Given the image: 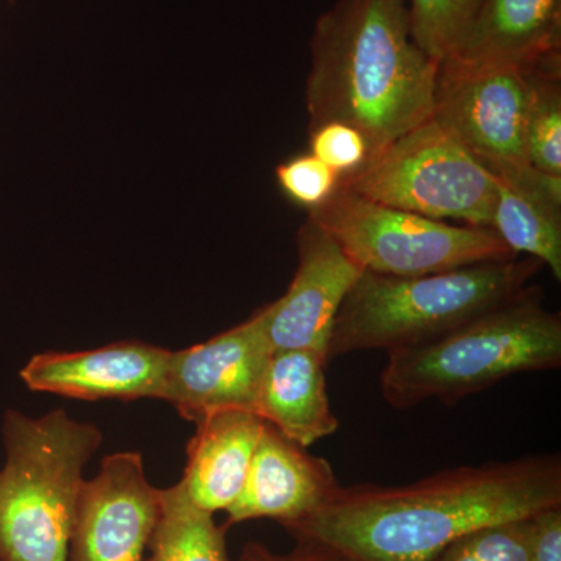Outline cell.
Returning <instances> with one entry per match:
<instances>
[{"label":"cell","mask_w":561,"mask_h":561,"mask_svg":"<svg viewBox=\"0 0 561 561\" xmlns=\"http://www.w3.org/2000/svg\"><path fill=\"white\" fill-rule=\"evenodd\" d=\"M561 507L560 454L451 468L405 485L357 483L287 527L356 561H435L481 527Z\"/></svg>","instance_id":"6da1fadb"},{"label":"cell","mask_w":561,"mask_h":561,"mask_svg":"<svg viewBox=\"0 0 561 561\" xmlns=\"http://www.w3.org/2000/svg\"><path fill=\"white\" fill-rule=\"evenodd\" d=\"M311 54L309 128L353 125L375 157L431 119L440 62L413 39L408 0H339L317 20Z\"/></svg>","instance_id":"7a4b0ae2"},{"label":"cell","mask_w":561,"mask_h":561,"mask_svg":"<svg viewBox=\"0 0 561 561\" xmlns=\"http://www.w3.org/2000/svg\"><path fill=\"white\" fill-rule=\"evenodd\" d=\"M560 365L561 316L546 308L540 287L527 286L435 341L387 353L381 391L400 411L431 400L454 405L502 379Z\"/></svg>","instance_id":"3957f363"},{"label":"cell","mask_w":561,"mask_h":561,"mask_svg":"<svg viewBox=\"0 0 561 561\" xmlns=\"http://www.w3.org/2000/svg\"><path fill=\"white\" fill-rule=\"evenodd\" d=\"M541 268L515 257L408 278L364 272L337 313L328 360L435 341L511 300Z\"/></svg>","instance_id":"277c9868"},{"label":"cell","mask_w":561,"mask_h":561,"mask_svg":"<svg viewBox=\"0 0 561 561\" xmlns=\"http://www.w3.org/2000/svg\"><path fill=\"white\" fill-rule=\"evenodd\" d=\"M0 470V561H68L83 471L103 434L62 409L7 411Z\"/></svg>","instance_id":"5b68a950"},{"label":"cell","mask_w":561,"mask_h":561,"mask_svg":"<svg viewBox=\"0 0 561 561\" xmlns=\"http://www.w3.org/2000/svg\"><path fill=\"white\" fill-rule=\"evenodd\" d=\"M308 217L376 275L408 278L518 257L490 228L427 219L343 187Z\"/></svg>","instance_id":"8992f818"},{"label":"cell","mask_w":561,"mask_h":561,"mask_svg":"<svg viewBox=\"0 0 561 561\" xmlns=\"http://www.w3.org/2000/svg\"><path fill=\"white\" fill-rule=\"evenodd\" d=\"M339 187L427 219L490 230L496 202L493 173L432 117Z\"/></svg>","instance_id":"52a82bcc"},{"label":"cell","mask_w":561,"mask_h":561,"mask_svg":"<svg viewBox=\"0 0 561 561\" xmlns=\"http://www.w3.org/2000/svg\"><path fill=\"white\" fill-rule=\"evenodd\" d=\"M530 69L448 58L440 62L432 119L491 173L527 168L524 130Z\"/></svg>","instance_id":"ba28073f"},{"label":"cell","mask_w":561,"mask_h":561,"mask_svg":"<svg viewBox=\"0 0 561 561\" xmlns=\"http://www.w3.org/2000/svg\"><path fill=\"white\" fill-rule=\"evenodd\" d=\"M160 507L142 454H110L81 485L68 561H146Z\"/></svg>","instance_id":"9c48e42d"},{"label":"cell","mask_w":561,"mask_h":561,"mask_svg":"<svg viewBox=\"0 0 561 561\" xmlns=\"http://www.w3.org/2000/svg\"><path fill=\"white\" fill-rule=\"evenodd\" d=\"M273 350L262 309L201 345L171 351L161 401L184 420L201 423L231 409L254 413L262 376Z\"/></svg>","instance_id":"30bf717a"},{"label":"cell","mask_w":561,"mask_h":561,"mask_svg":"<svg viewBox=\"0 0 561 561\" xmlns=\"http://www.w3.org/2000/svg\"><path fill=\"white\" fill-rule=\"evenodd\" d=\"M297 249L289 289L262 308L265 334L273 353L309 350L328 357L337 313L364 271L309 217L298 231Z\"/></svg>","instance_id":"8fae6325"},{"label":"cell","mask_w":561,"mask_h":561,"mask_svg":"<svg viewBox=\"0 0 561 561\" xmlns=\"http://www.w3.org/2000/svg\"><path fill=\"white\" fill-rule=\"evenodd\" d=\"M171 350L122 342L90 351H46L20 371L28 390L80 401L161 400Z\"/></svg>","instance_id":"7c38bea8"},{"label":"cell","mask_w":561,"mask_h":561,"mask_svg":"<svg viewBox=\"0 0 561 561\" xmlns=\"http://www.w3.org/2000/svg\"><path fill=\"white\" fill-rule=\"evenodd\" d=\"M337 489L330 461L265 423L245 485L228 508L225 527L267 518L287 529L320 511Z\"/></svg>","instance_id":"4fadbf2b"},{"label":"cell","mask_w":561,"mask_h":561,"mask_svg":"<svg viewBox=\"0 0 561 561\" xmlns=\"http://www.w3.org/2000/svg\"><path fill=\"white\" fill-rule=\"evenodd\" d=\"M264 426L260 415L242 409L213 413L197 423L187 443L186 470L180 481L195 507L214 515L234 504Z\"/></svg>","instance_id":"5bb4252c"},{"label":"cell","mask_w":561,"mask_h":561,"mask_svg":"<svg viewBox=\"0 0 561 561\" xmlns=\"http://www.w3.org/2000/svg\"><path fill=\"white\" fill-rule=\"evenodd\" d=\"M328 357L309 350L276 351L265 368L254 413L308 449L337 432L327 389Z\"/></svg>","instance_id":"9a60e30c"},{"label":"cell","mask_w":561,"mask_h":561,"mask_svg":"<svg viewBox=\"0 0 561 561\" xmlns=\"http://www.w3.org/2000/svg\"><path fill=\"white\" fill-rule=\"evenodd\" d=\"M560 41L561 0H483L453 57L530 69L560 58Z\"/></svg>","instance_id":"2e32d148"},{"label":"cell","mask_w":561,"mask_h":561,"mask_svg":"<svg viewBox=\"0 0 561 561\" xmlns=\"http://www.w3.org/2000/svg\"><path fill=\"white\" fill-rule=\"evenodd\" d=\"M496 181L491 230L516 254L551 268L561 279V176L527 165L493 173Z\"/></svg>","instance_id":"e0dca14e"},{"label":"cell","mask_w":561,"mask_h":561,"mask_svg":"<svg viewBox=\"0 0 561 561\" xmlns=\"http://www.w3.org/2000/svg\"><path fill=\"white\" fill-rule=\"evenodd\" d=\"M227 527L192 504L183 483L161 490L160 516L146 561H234L227 548Z\"/></svg>","instance_id":"ac0fdd59"},{"label":"cell","mask_w":561,"mask_h":561,"mask_svg":"<svg viewBox=\"0 0 561 561\" xmlns=\"http://www.w3.org/2000/svg\"><path fill=\"white\" fill-rule=\"evenodd\" d=\"M524 144L531 168L561 176L560 58L530 68Z\"/></svg>","instance_id":"d6986e66"},{"label":"cell","mask_w":561,"mask_h":561,"mask_svg":"<svg viewBox=\"0 0 561 561\" xmlns=\"http://www.w3.org/2000/svg\"><path fill=\"white\" fill-rule=\"evenodd\" d=\"M412 35L421 49L438 62L459 51L483 0H408Z\"/></svg>","instance_id":"ffe728a7"},{"label":"cell","mask_w":561,"mask_h":561,"mask_svg":"<svg viewBox=\"0 0 561 561\" xmlns=\"http://www.w3.org/2000/svg\"><path fill=\"white\" fill-rule=\"evenodd\" d=\"M530 545L531 516L472 530L435 561H529Z\"/></svg>","instance_id":"44dd1931"},{"label":"cell","mask_w":561,"mask_h":561,"mask_svg":"<svg viewBox=\"0 0 561 561\" xmlns=\"http://www.w3.org/2000/svg\"><path fill=\"white\" fill-rule=\"evenodd\" d=\"M309 151L341 180L359 172L373 158L364 133L345 122H324L309 128Z\"/></svg>","instance_id":"7402d4cb"},{"label":"cell","mask_w":561,"mask_h":561,"mask_svg":"<svg viewBox=\"0 0 561 561\" xmlns=\"http://www.w3.org/2000/svg\"><path fill=\"white\" fill-rule=\"evenodd\" d=\"M276 181L289 201L308 210L331 201L341 186V176L313 157L311 151L280 162L276 168Z\"/></svg>","instance_id":"603a6c76"},{"label":"cell","mask_w":561,"mask_h":561,"mask_svg":"<svg viewBox=\"0 0 561 561\" xmlns=\"http://www.w3.org/2000/svg\"><path fill=\"white\" fill-rule=\"evenodd\" d=\"M234 561H356L345 553L317 541L295 540L289 552H275L261 542H247Z\"/></svg>","instance_id":"cb8c5ba5"},{"label":"cell","mask_w":561,"mask_h":561,"mask_svg":"<svg viewBox=\"0 0 561 561\" xmlns=\"http://www.w3.org/2000/svg\"><path fill=\"white\" fill-rule=\"evenodd\" d=\"M529 561H561V507L531 516Z\"/></svg>","instance_id":"d4e9b609"}]
</instances>
